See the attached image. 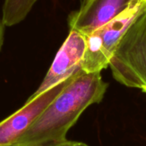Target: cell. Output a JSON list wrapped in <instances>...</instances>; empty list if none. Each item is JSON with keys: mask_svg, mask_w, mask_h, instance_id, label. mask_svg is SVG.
<instances>
[{"mask_svg": "<svg viewBox=\"0 0 146 146\" xmlns=\"http://www.w3.org/2000/svg\"><path fill=\"white\" fill-rule=\"evenodd\" d=\"M108 87L100 72L80 70L14 146H44L67 140L70 127L88 106L102 100Z\"/></svg>", "mask_w": 146, "mask_h": 146, "instance_id": "1", "label": "cell"}, {"mask_svg": "<svg viewBox=\"0 0 146 146\" xmlns=\"http://www.w3.org/2000/svg\"><path fill=\"white\" fill-rule=\"evenodd\" d=\"M74 145V142L70 141V140H65L64 142H61V143H54V144L47 145L44 146H73Z\"/></svg>", "mask_w": 146, "mask_h": 146, "instance_id": "9", "label": "cell"}, {"mask_svg": "<svg viewBox=\"0 0 146 146\" xmlns=\"http://www.w3.org/2000/svg\"><path fill=\"white\" fill-rule=\"evenodd\" d=\"M73 146H89L87 144L83 143H79V142H74V145Z\"/></svg>", "mask_w": 146, "mask_h": 146, "instance_id": "10", "label": "cell"}, {"mask_svg": "<svg viewBox=\"0 0 146 146\" xmlns=\"http://www.w3.org/2000/svg\"><path fill=\"white\" fill-rule=\"evenodd\" d=\"M37 0H5L2 19L5 26L11 27L25 19Z\"/></svg>", "mask_w": 146, "mask_h": 146, "instance_id": "7", "label": "cell"}, {"mask_svg": "<svg viewBox=\"0 0 146 146\" xmlns=\"http://www.w3.org/2000/svg\"><path fill=\"white\" fill-rule=\"evenodd\" d=\"M85 48L86 36L75 29H70L42 82L28 100L35 98L80 71Z\"/></svg>", "mask_w": 146, "mask_h": 146, "instance_id": "5", "label": "cell"}, {"mask_svg": "<svg viewBox=\"0 0 146 146\" xmlns=\"http://www.w3.org/2000/svg\"><path fill=\"white\" fill-rule=\"evenodd\" d=\"M78 72L35 98L27 100L22 108L0 122V146H14Z\"/></svg>", "mask_w": 146, "mask_h": 146, "instance_id": "4", "label": "cell"}, {"mask_svg": "<svg viewBox=\"0 0 146 146\" xmlns=\"http://www.w3.org/2000/svg\"><path fill=\"white\" fill-rule=\"evenodd\" d=\"M5 24L3 23L2 19L0 17V51L4 42V35H5Z\"/></svg>", "mask_w": 146, "mask_h": 146, "instance_id": "8", "label": "cell"}, {"mask_svg": "<svg viewBox=\"0 0 146 146\" xmlns=\"http://www.w3.org/2000/svg\"><path fill=\"white\" fill-rule=\"evenodd\" d=\"M145 7L146 0H135L113 20L86 36L82 62V70L85 72H101L109 66L129 25Z\"/></svg>", "mask_w": 146, "mask_h": 146, "instance_id": "3", "label": "cell"}, {"mask_svg": "<svg viewBox=\"0 0 146 146\" xmlns=\"http://www.w3.org/2000/svg\"><path fill=\"white\" fill-rule=\"evenodd\" d=\"M135 0H84L78 10L69 16L70 29L84 36L113 20Z\"/></svg>", "mask_w": 146, "mask_h": 146, "instance_id": "6", "label": "cell"}, {"mask_svg": "<svg viewBox=\"0 0 146 146\" xmlns=\"http://www.w3.org/2000/svg\"><path fill=\"white\" fill-rule=\"evenodd\" d=\"M109 66L115 80L146 93V7L129 25Z\"/></svg>", "mask_w": 146, "mask_h": 146, "instance_id": "2", "label": "cell"}]
</instances>
